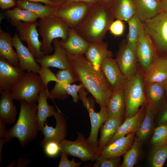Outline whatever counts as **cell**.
Returning <instances> with one entry per match:
<instances>
[{"instance_id":"cell-53","label":"cell","mask_w":167,"mask_h":167,"mask_svg":"<svg viewBox=\"0 0 167 167\" xmlns=\"http://www.w3.org/2000/svg\"><path fill=\"white\" fill-rule=\"evenodd\" d=\"M160 4L162 11L167 12V0H162Z\"/></svg>"},{"instance_id":"cell-10","label":"cell","mask_w":167,"mask_h":167,"mask_svg":"<svg viewBox=\"0 0 167 167\" xmlns=\"http://www.w3.org/2000/svg\"><path fill=\"white\" fill-rule=\"evenodd\" d=\"M11 23L18 31L20 40L27 43L28 48L36 59L45 55L41 49V42L37 29L38 22L19 21Z\"/></svg>"},{"instance_id":"cell-36","label":"cell","mask_w":167,"mask_h":167,"mask_svg":"<svg viewBox=\"0 0 167 167\" xmlns=\"http://www.w3.org/2000/svg\"><path fill=\"white\" fill-rule=\"evenodd\" d=\"M5 15L11 23L19 21L33 22L36 21L38 17L30 11L17 7L6 11Z\"/></svg>"},{"instance_id":"cell-37","label":"cell","mask_w":167,"mask_h":167,"mask_svg":"<svg viewBox=\"0 0 167 167\" xmlns=\"http://www.w3.org/2000/svg\"><path fill=\"white\" fill-rule=\"evenodd\" d=\"M127 23L129 26V32L126 42L130 45L137 47L142 22L136 14Z\"/></svg>"},{"instance_id":"cell-51","label":"cell","mask_w":167,"mask_h":167,"mask_svg":"<svg viewBox=\"0 0 167 167\" xmlns=\"http://www.w3.org/2000/svg\"><path fill=\"white\" fill-rule=\"evenodd\" d=\"M30 161L26 160L24 158H21L18 159L17 166L18 167H25L29 163Z\"/></svg>"},{"instance_id":"cell-31","label":"cell","mask_w":167,"mask_h":167,"mask_svg":"<svg viewBox=\"0 0 167 167\" xmlns=\"http://www.w3.org/2000/svg\"><path fill=\"white\" fill-rule=\"evenodd\" d=\"M144 88L147 103L156 111L165 93L162 83H145Z\"/></svg>"},{"instance_id":"cell-15","label":"cell","mask_w":167,"mask_h":167,"mask_svg":"<svg viewBox=\"0 0 167 167\" xmlns=\"http://www.w3.org/2000/svg\"><path fill=\"white\" fill-rule=\"evenodd\" d=\"M57 111L54 117L56 124L55 127L49 126L45 122L42 131L44 135L43 139L40 145L43 147L48 142L53 141L58 143L65 139L67 134V125L66 119L60 109L57 107Z\"/></svg>"},{"instance_id":"cell-33","label":"cell","mask_w":167,"mask_h":167,"mask_svg":"<svg viewBox=\"0 0 167 167\" xmlns=\"http://www.w3.org/2000/svg\"><path fill=\"white\" fill-rule=\"evenodd\" d=\"M156 112L147 103L144 118L136 134L143 143L149 137L154 129V119Z\"/></svg>"},{"instance_id":"cell-38","label":"cell","mask_w":167,"mask_h":167,"mask_svg":"<svg viewBox=\"0 0 167 167\" xmlns=\"http://www.w3.org/2000/svg\"><path fill=\"white\" fill-rule=\"evenodd\" d=\"M167 158V144L153 147L149 156L150 165L153 167H162Z\"/></svg>"},{"instance_id":"cell-11","label":"cell","mask_w":167,"mask_h":167,"mask_svg":"<svg viewBox=\"0 0 167 167\" xmlns=\"http://www.w3.org/2000/svg\"><path fill=\"white\" fill-rule=\"evenodd\" d=\"M136 47L130 45L126 41L123 42L121 44L116 54L115 59L122 72L128 80L132 78L138 71Z\"/></svg>"},{"instance_id":"cell-8","label":"cell","mask_w":167,"mask_h":167,"mask_svg":"<svg viewBox=\"0 0 167 167\" xmlns=\"http://www.w3.org/2000/svg\"><path fill=\"white\" fill-rule=\"evenodd\" d=\"M92 4L65 0L56 8L54 15L64 21L69 28L75 29L86 17Z\"/></svg>"},{"instance_id":"cell-19","label":"cell","mask_w":167,"mask_h":167,"mask_svg":"<svg viewBox=\"0 0 167 167\" xmlns=\"http://www.w3.org/2000/svg\"><path fill=\"white\" fill-rule=\"evenodd\" d=\"M56 76L57 81L51 90L46 91L47 98L52 100H65L69 95L65 89L66 85L76 82V78L71 68L59 70Z\"/></svg>"},{"instance_id":"cell-27","label":"cell","mask_w":167,"mask_h":167,"mask_svg":"<svg viewBox=\"0 0 167 167\" xmlns=\"http://www.w3.org/2000/svg\"><path fill=\"white\" fill-rule=\"evenodd\" d=\"M143 78L145 83H162L167 78V58L158 57Z\"/></svg>"},{"instance_id":"cell-16","label":"cell","mask_w":167,"mask_h":167,"mask_svg":"<svg viewBox=\"0 0 167 167\" xmlns=\"http://www.w3.org/2000/svg\"><path fill=\"white\" fill-rule=\"evenodd\" d=\"M24 71L15 66L0 56V90L10 92L22 79Z\"/></svg>"},{"instance_id":"cell-17","label":"cell","mask_w":167,"mask_h":167,"mask_svg":"<svg viewBox=\"0 0 167 167\" xmlns=\"http://www.w3.org/2000/svg\"><path fill=\"white\" fill-rule=\"evenodd\" d=\"M12 42L19 60L18 67L23 71L38 73L42 67L28 48L23 44L16 33L12 37Z\"/></svg>"},{"instance_id":"cell-2","label":"cell","mask_w":167,"mask_h":167,"mask_svg":"<svg viewBox=\"0 0 167 167\" xmlns=\"http://www.w3.org/2000/svg\"><path fill=\"white\" fill-rule=\"evenodd\" d=\"M114 17L110 6L101 1L92 3L85 18L75 29L89 43L103 41Z\"/></svg>"},{"instance_id":"cell-55","label":"cell","mask_w":167,"mask_h":167,"mask_svg":"<svg viewBox=\"0 0 167 167\" xmlns=\"http://www.w3.org/2000/svg\"><path fill=\"white\" fill-rule=\"evenodd\" d=\"M100 1L103 3L109 6L112 0H100Z\"/></svg>"},{"instance_id":"cell-34","label":"cell","mask_w":167,"mask_h":167,"mask_svg":"<svg viewBox=\"0 0 167 167\" xmlns=\"http://www.w3.org/2000/svg\"><path fill=\"white\" fill-rule=\"evenodd\" d=\"M123 91L113 93L108 106V118L124 117L125 104Z\"/></svg>"},{"instance_id":"cell-4","label":"cell","mask_w":167,"mask_h":167,"mask_svg":"<svg viewBox=\"0 0 167 167\" xmlns=\"http://www.w3.org/2000/svg\"><path fill=\"white\" fill-rule=\"evenodd\" d=\"M38 26L42 39L41 49L45 55L53 52L54 49L52 44L54 40L60 38L65 41L67 38L69 28L62 19L55 16L40 18Z\"/></svg>"},{"instance_id":"cell-41","label":"cell","mask_w":167,"mask_h":167,"mask_svg":"<svg viewBox=\"0 0 167 167\" xmlns=\"http://www.w3.org/2000/svg\"><path fill=\"white\" fill-rule=\"evenodd\" d=\"M125 29V26L123 21L117 19L111 23L109 30L113 36H122L124 33Z\"/></svg>"},{"instance_id":"cell-24","label":"cell","mask_w":167,"mask_h":167,"mask_svg":"<svg viewBox=\"0 0 167 167\" xmlns=\"http://www.w3.org/2000/svg\"><path fill=\"white\" fill-rule=\"evenodd\" d=\"M124 117L109 118L101 126L100 138L98 142V148L101 151L110 141L123 122Z\"/></svg>"},{"instance_id":"cell-52","label":"cell","mask_w":167,"mask_h":167,"mask_svg":"<svg viewBox=\"0 0 167 167\" xmlns=\"http://www.w3.org/2000/svg\"><path fill=\"white\" fill-rule=\"evenodd\" d=\"M66 1L69 2H84L91 4L100 1V0H66Z\"/></svg>"},{"instance_id":"cell-54","label":"cell","mask_w":167,"mask_h":167,"mask_svg":"<svg viewBox=\"0 0 167 167\" xmlns=\"http://www.w3.org/2000/svg\"><path fill=\"white\" fill-rule=\"evenodd\" d=\"M163 86L164 87L165 93L166 94L167 98V78L162 82Z\"/></svg>"},{"instance_id":"cell-57","label":"cell","mask_w":167,"mask_h":167,"mask_svg":"<svg viewBox=\"0 0 167 167\" xmlns=\"http://www.w3.org/2000/svg\"><path fill=\"white\" fill-rule=\"evenodd\" d=\"M157 1L159 2H161L162 0H156Z\"/></svg>"},{"instance_id":"cell-44","label":"cell","mask_w":167,"mask_h":167,"mask_svg":"<svg viewBox=\"0 0 167 167\" xmlns=\"http://www.w3.org/2000/svg\"><path fill=\"white\" fill-rule=\"evenodd\" d=\"M68 155L61 152L58 167H79L81 164V162H75L74 159L71 161L68 158Z\"/></svg>"},{"instance_id":"cell-7","label":"cell","mask_w":167,"mask_h":167,"mask_svg":"<svg viewBox=\"0 0 167 167\" xmlns=\"http://www.w3.org/2000/svg\"><path fill=\"white\" fill-rule=\"evenodd\" d=\"M78 136L75 141L64 139L60 143L61 152L67 155L76 157L82 161H96L101 151L91 146L84 135L77 132Z\"/></svg>"},{"instance_id":"cell-6","label":"cell","mask_w":167,"mask_h":167,"mask_svg":"<svg viewBox=\"0 0 167 167\" xmlns=\"http://www.w3.org/2000/svg\"><path fill=\"white\" fill-rule=\"evenodd\" d=\"M123 95L125 119L135 115L141 106L147 103L143 76L140 73L137 71L132 78L128 80Z\"/></svg>"},{"instance_id":"cell-45","label":"cell","mask_w":167,"mask_h":167,"mask_svg":"<svg viewBox=\"0 0 167 167\" xmlns=\"http://www.w3.org/2000/svg\"><path fill=\"white\" fill-rule=\"evenodd\" d=\"M6 123L2 119H0V161L2 162V151L4 144L6 143L5 134L6 131Z\"/></svg>"},{"instance_id":"cell-14","label":"cell","mask_w":167,"mask_h":167,"mask_svg":"<svg viewBox=\"0 0 167 167\" xmlns=\"http://www.w3.org/2000/svg\"><path fill=\"white\" fill-rule=\"evenodd\" d=\"M136 134V132L120 137L107 145L101 151L99 157L93 165L99 167L104 160L117 158L124 155L131 146Z\"/></svg>"},{"instance_id":"cell-30","label":"cell","mask_w":167,"mask_h":167,"mask_svg":"<svg viewBox=\"0 0 167 167\" xmlns=\"http://www.w3.org/2000/svg\"><path fill=\"white\" fill-rule=\"evenodd\" d=\"M110 9L114 18L128 22L136 14L134 0H116Z\"/></svg>"},{"instance_id":"cell-28","label":"cell","mask_w":167,"mask_h":167,"mask_svg":"<svg viewBox=\"0 0 167 167\" xmlns=\"http://www.w3.org/2000/svg\"><path fill=\"white\" fill-rule=\"evenodd\" d=\"M47 91L46 88L40 93L38 101L36 118L39 131L42 130L47 118L54 117L56 112L54 107L47 102Z\"/></svg>"},{"instance_id":"cell-23","label":"cell","mask_w":167,"mask_h":167,"mask_svg":"<svg viewBox=\"0 0 167 167\" xmlns=\"http://www.w3.org/2000/svg\"><path fill=\"white\" fill-rule=\"evenodd\" d=\"M60 43L67 53L73 55L85 54L90 44L74 29L71 28L69 29L67 39L65 41L61 40Z\"/></svg>"},{"instance_id":"cell-5","label":"cell","mask_w":167,"mask_h":167,"mask_svg":"<svg viewBox=\"0 0 167 167\" xmlns=\"http://www.w3.org/2000/svg\"><path fill=\"white\" fill-rule=\"evenodd\" d=\"M46 86L38 73H25L21 80L12 88L11 92L13 100H24L29 103L38 102L40 93Z\"/></svg>"},{"instance_id":"cell-39","label":"cell","mask_w":167,"mask_h":167,"mask_svg":"<svg viewBox=\"0 0 167 167\" xmlns=\"http://www.w3.org/2000/svg\"><path fill=\"white\" fill-rule=\"evenodd\" d=\"M150 141L153 147L167 144V122L159 124L154 129Z\"/></svg>"},{"instance_id":"cell-18","label":"cell","mask_w":167,"mask_h":167,"mask_svg":"<svg viewBox=\"0 0 167 167\" xmlns=\"http://www.w3.org/2000/svg\"><path fill=\"white\" fill-rule=\"evenodd\" d=\"M53 43L54 45V53L50 55L46 54L41 58L36 59V62L43 68L52 67L61 70L71 68L67 53L62 46L60 41L56 39Z\"/></svg>"},{"instance_id":"cell-50","label":"cell","mask_w":167,"mask_h":167,"mask_svg":"<svg viewBox=\"0 0 167 167\" xmlns=\"http://www.w3.org/2000/svg\"><path fill=\"white\" fill-rule=\"evenodd\" d=\"M167 122V106L161 113L158 119L159 124Z\"/></svg>"},{"instance_id":"cell-48","label":"cell","mask_w":167,"mask_h":167,"mask_svg":"<svg viewBox=\"0 0 167 167\" xmlns=\"http://www.w3.org/2000/svg\"><path fill=\"white\" fill-rule=\"evenodd\" d=\"M25 0L31 2H39L45 4V5L57 7L59 6L63 2H54L52 0Z\"/></svg>"},{"instance_id":"cell-3","label":"cell","mask_w":167,"mask_h":167,"mask_svg":"<svg viewBox=\"0 0 167 167\" xmlns=\"http://www.w3.org/2000/svg\"><path fill=\"white\" fill-rule=\"evenodd\" d=\"M20 104L18 119L12 127L6 130L5 140L6 142H9L12 138H16L23 147L33 140L39 131L36 118L37 105L24 100L20 101Z\"/></svg>"},{"instance_id":"cell-12","label":"cell","mask_w":167,"mask_h":167,"mask_svg":"<svg viewBox=\"0 0 167 167\" xmlns=\"http://www.w3.org/2000/svg\"><path fill=\"white\" fill-rule=\"evenodd\" d=\"M101 69L113 93L124 91L128 80L120 70L115 59L105 58Z\"/></svg>"},{"instance_id":"cell-1","label":"cell","mask_w":167,"mask_h":167,"mask_svg":"<svg viewBox=\"0 0 167 167\" xmlns=\"http://www.w3.org/2000/svg\"><path fill=\"white\" fill-rule=\"evenodd\" d=\"M67 54L77 81L92 96L101 108H108L113 92L101 68H95L83 55Z\"/></svg>"},{"instance_id":"cell-43","label":"cell","mask_w":167,"mask_h":167,"mask_svg":"<svg viewBox=\"0 0 167 167\" xmlns=\"http://www.w3.org/2000/svg\"><path fill=\"white\" fill-rule=\"evenodd\" d=\"M82 88L84 87L81 83L79 85L69 84L66 85L65 87L67 93L72 96L74 102L76 103L78 101L79 99L78 92Z\"/></svg>"},{"instance_id":"cell-9","label":"cell","mask_w":167,"mask_h":167,"mask_svg":"<svg viewBox=\"0 0 167 167\" xmlns=\"http://www.w3.org/2000/svg\"><path fill=\"white\" fill-rule=\"evenodd\" d=\"M143 23L156 48L167 52V12L162 11Z\"/></svg>"},{"instance_id":"cell-26","label":"cell","mask_w":167,"mask_h":167,"mask_svg":"<svg viewBox=\"0 0 167 167\" xmlns=\"http://www.w3.org/2000/svg\"><path fill=\"white\" fill-rule=\"evenodd\" d=\"M136 14L143 23L162 11L160 2L156 0H134Z\"/></svg>"},{"instance_id":"cell-35","label":"cell","mask_w":167,"mask_h":167,"mask_svg":"<svg viewBox=\"0 0 167 167\" xmlns=\"http://www.w3.org/2000/svg\"><path fill=\"white\" fill-rule=\"evenodd\" d=\"M142 143L136 135L131 146L124 154L120 167H133L137 164L140 156Z\"/></svg>"},{"instance_id":"cell-22","label":"cell","mask_w":167,"mask_h":167,"mask_svg":"<svg viewBox=\"0 0 167 167\" xmlns=\"http://www.w3.org/2000/svg\"><path fill=\"white\" fill-rule=\"evenodd\" d=\"M85 54L87 60L96 69H100L105 58L112 57L113 55L112 52L108 49V44L103 41L90 43Z\"/></svg>"},{"instance_id":"cell-49","label":"cell","mask_w":167,"mask_h":167,"mask_svg":"<svg viewBox=\"0 0 167 167\" xmlns=\"http://www.w3.org/2000/svg\"><path fill=\"white\" fill-rule=\"evenodd\" d=\"M16 4L15 0H0V6L3 10L12 7Z\"/></svg>"},{"instance_id":"cell-20","label":"cell","mask_w":167,"mask_h":167,"mask_svg":"<svg viewBox=\"0 0 167 167\" xmlns=\"http://www.w3.org/2000/svg\"><path fill=\"white\" fill-rule=\"evenodd\" d=\"M87 110L91 124L90 132L87 140L91 146L98 148V132L101 126L108 118V108H101L99 112H96L94 110V104L92 103L91 106Z\"/></svg>"},{"instance_id":"cell-47","label":"cell","mask_w":167,"mask_h":167,"mask_svg":"<svg viewBox=\"0 0 167 167\" xmlns=\"http://www.w3.org/2000/svg\"><path fill=\"white\" fill-rule=\"evenodd\" d=\"M85 90L84 88H80L78 92V94L79 99L81 100L84 106L87 109L91 106L93 102L87 98V95L88 92Z\"/></svg>"},{"instance_id":"cell-56","label":"cell","mask_w":167,"mask_h":167,"mask_svg":"<svg viewBox=\"0 0 167 167\" xmlns=\"http://www.w3.org/2000/svg\"><path fill=\"white\" fill-rule=\"evenodd\" d=\"M52 1L57 2H63L64 0H52Z\"/></svg>"},{"instance_id":"cell-13","label":"cell","mask_w":167,"mask_h":167,"mask_svg":"<svg viewBox=\"0 0 167 167\" xmlns=\"http://www.w3.org/2000/svg\"><path fill=\"white\" fill-rule=\"evenodd\" d=\"M136 52L138 61L145 73L158 57L153 42L144 31L143 23L139 33Z\"/></svg>"},{"instance_id":"cell-29","label":"cell","mask_w":167,"mask_h":167,"mask_svg":"<svg viewBox=\"0 0 167 167\" xmlns=\"http://www.w3.org/2000/svg\"><path fill=\"white\" fill-rule=\"evenodd\" d=\"M12 37L10 34L0 29V56L12 66L18 67L19 60L13 48Z\"/></svg>"},{"instance_id":"cell-42","label":"cell","mask_w":167,"mask_h":167,"mask_svg":"<svg viewBox=\"0 0 167 167\" xmlns=\"http://www.w3.org/2000/svg\"><path fill=\"white\" fill-rule=\"evenodd\" d=\"M38 74L45 84L47 89L48 83L51 81H57V79L55 75L49 68L41 67Z\"/></svg>"},{"instance_id":"cell-40","label":"cell","mask_w":167,"mask_h":167,"mask_svg":"<svg viewBox=\"0 0 167 167\" xmlns=\"http://www.w3.org/2000/svg\"><path fill=\"white\" fill-rule=\"evenodd\" d=\"M43 148L45 155L49 157H55L61 152L60 143L55 141L48 142Z\"/></svg>"},{"instance_id":"cell-32","label":"cell","mask_w":167,"mask_h":167,"mask_svg":"<svg viewBox=\"0 0 167 167\" xmlns=\"http://www.w3.org/2000/svg\"><path fill=\"white\" fill-rule=\"evenodd\" d=\"M16 3L18 7L30 11L40 19L54 16L56 8L39 2L25 0L16 1Z\"/></svg>"},{"instance_id":"cell-21","label":"cell","mask_w":167,"mask_h":167,"mask_svg":"<svg viewBox=\"0 0 167 167\" xmlns=\"http://www.w3.org/2000/svg\"><path fill=\"white\" fill-rule=\"evenodd\" d=\"M146 109V104L141 106L135 115L125 118V121L119 126L114 135L107 145L120 137L131 133H136L144 118Z\"/></svg>"},{"instance_id":"cell-46","label":"cell","mask_w":167,"mask_h":167,"mask_svg":"<svg viewBox=\"0 0 167 167\" xmlns=\"http://www.w3.org/2000/svg\"><path fill=\"white\" fill-rule=\"evenodd\" d=\"M121 157L113 159H106L101 163L100 167H118L120 165Z\"/></svg>"},{"instance_id":"cell-25","label":"cell","mask_w":167,"mask_h":167,"mask_svg":"<svg viewBox=\"0 0 167 167\" xmlns=\"http://www.w3.org/2000/svg\"><path fill=\"white\" fill-rule=\"evenodd\" d=\"M0 119L6 124H10L15 121L17 114L16 106L10 92L0 90Z\"/></svg>"}]
</instances>
